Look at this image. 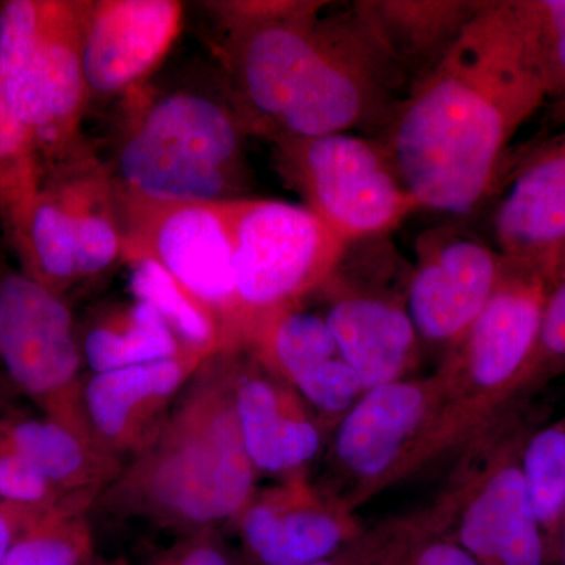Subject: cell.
Returning <instances> with one entry per match:
<instances>
[{
	"mask_svg": "<svg viewBox=\"0 0 565 565\" xmlns=\"http://www.w3.org/2000/svg\"><path fill=\"white\" fill-rule=\"evenodd\" d=\"M217 20L225 92L248 134L275 143L377 126L411 82L353 6L326 2L207 3Z\"/></svg>",
	"mask_w": 565,
	"mask_h": 565,
	"instance_id": "cell-1",
	"label": "cell"
},
{
	"mask_svg": "<svg viewBox=\"0 0 565 565\" xmlns=\"http://www.w3.org/2000/svg\"><path fill=\"white\" fill-rule=\"evenodd\" d=\"M544 104L519 0H489L379 139L419 207L467 215L492 193L509 143Z\"/></svg>",
	"mask_w": 565,
	"mask_h": 565,
	"instance_id": "cell-2",
	"label": "cell"
},
{
	"mask_svg": "<svg viewBox=\"0 0 565 565\" xmlns=\"http://www.w3.org/2000/svg\"><path fill=\"white\" fill-rule=\"evenodd\" d=\"M225 349L200 364L104 503L118 514L202 531L243 514L255 478L236 411L234 373Z\"/></svg>",
	"mask_w": 565,
	"mask_h": 565,
	"instance_id": "cell-3",
	"label": "cell"
},
{
	"mask_svg": "<svg viewBox=\"0 0 565 565\" xmlns=\"http://www.w3.org/2000/svg\"><path fill=\"white\" fill-rule=\"evenodd\" d=\"M128 117L110 172L125 191L159 202L243 199L248 136L228 95L196 88L129 95Z\"/></svg>",
	"mask_w": 565,
	"mask_h": 565,
	"instance_id": "cell-4",
	"label": "cell"
},
{
	"mask_svg": "<svg viewBox=\"0 0 565 565\" xmlns=\"http://www.w3.org/2000/svg\"><path fill=\"white\" fill-rule=\"evenodd\" d=\"M85 7L79 0L0 3V81L11 110L35 141L44 173L90 151L81 129L88 106Z\"/></svg>",
	"mask_w": 565,
	"mask_h": 565,
	"instance_id": "cell-5",
	"label": "cell"
},
{
	"mask_svg": "<svg viewBox=\"0 0 565 565\" xmlns=\"http://www.w3.org/2000/svg\"><path fill=\"white\" fill-rule=\"evenodd\" d=\"M236 280L233 345L326 281L349 245L313 212L277 200L222 202Z\"/></svg>",
	"mask_w": 565,
	"mask_h": 565,
	"instance_id": "cell-6",
	"label": "cell"
},
{
	"mask_svg": "<svg viewBox=\"0 0 565 565\" xmlns=\"http://www.w3.org/2000/svg\"><path fill=\"white\" fill-rule=\"evenodd\" d=\"M274 145L282 180L348 245L392 233L419 210L381 139L345 132Z\"/></svg>",
	"mask_w": 565,
	"mask_h": 565,
	"instance_id": "cell-7",
	"label": "cell"
},
{
	"mask_svg": "<svg viewBox=\"0 0 565 565\" xmlns=\"http://www.w3.org/2000/svg\"><path fill=\"white\" fill-rule=\"evenodd\" d=\"M82 363L76 323L61 294L0 255V366L50 418L87 433L77 386Z\"/></svg>",
	"mask_w": 565,
	"mask_h": 565,
	"instance_id": "cell-8",
	"label": "cell"
},
{
	"mask_svg": "<svg viewBox=\"0 0 565 565\" xmlns=\"http://www.w3.org/2000/svg\"><path fill=\"white\" fill-rule=\"evenodd\" d=\"M115 195L125 239V262L134 256H148L161 264L218 316L226 348L233 345L236 280L222 202H159L117 184Z\"/></svg>",
	"mask_w": 565,
	"mask_h": 565,
	"instance_id": "cell-9",
	"label": "cell"
},
{
	"mask_svg": "<svg viewBox=\"0 0 565 565\" xmlns=\"http://www.w3.org/2000/svg\"><path fill=\"white\" fill-rule=\"evenodd\" d=\"M416 256L405 308L416 334L437 343L465 337L497 288L503 256L456 228L422 234Z\"/></svg>",
	"mask_w": 565,
	"mask_h": 565,
	"instance_id": "cell-10",
	"label": "cell"
},
{
	"mask_svg": "<svg viewBox=\"0 0 565 565\" xmlns=\"http://www.w3.org/2000/svg\"><path fill=\"white\" fill-rule=\"evenodd\" d=\"M184 6L177 0L87 2L82 66L88 102L139 90L180 35Z\"/></svg>",
	"mask_w": 565,
	"mask_h": 565,
	"instance_id": "cell-11",
	"label": "cell"
},
{
	"mask_svg": "<svg viewBox=\"0 0 565 565\" xmlns=\"http://www.w3.org/2000/svg\"><path fill=\"white\" fill-rule=\"evenodd\" d=\"M555 278L545 267L504 258L497 288L470 327L465 362L476 385L503 392L523 384Z\"/></svg>",
	"mask_w": 565,
	"mask_h": 565,
	"instance_id": "cell-12",
	"label": "cell"
},
{
	"mask_svg": "<svg viewBox=\"0 0 565 565\" xmlns=\"http://www.w3.org/2000/svg\"><path fill=\"white\" fill-rule=\"evenodd\" d=\"M211 355L185 348L170 359L93 374L81 393L82 418L93 441L114 460L139 452Z\"/></svg>",
	"mask_w": 565,
	"mask_h": 565,
	"instance_id": "cell-13",
	"label": "cell"
},
{
	"mask_svg": "<svg viewBox=\"0 0 565 565\" xmlns=\"http://www.w3.org/2000/svg\"><path fill=\"white\" fill-rule=\"evenodd\" d=\"M501 256L552 273L565 248V131L544 141L515 170L493 217Z\"/></svg>",
	"mask_w": 565,
	"mask_h": 565,
	"instance_id": "cell-14",
	"label": "cell"
},
{
	"mask_svg": "<svg viewBox=\"0 0 565 565\" xmlns=\"http://www.w3.org/2000/svg\"><path fill=\"white\" fill-rule=\"evenodd\" d=\"M460 545L482 565H544L548 546L533 514L520 457L490 475L465 511Z\"/></svg>",
	"mask_w": 565,
	"mask_h": 565,
	"instance_id": "cell-15",
	"label": "cell"
},
{
	"mask_svg": "<svg viewBox=\"0 0 565 565\" xmlns=\"http://www.w3.org/2000/svg\"><path fill=\"white\" fill-rule=\"evenodd\" d=\"M487 2L360 0L352 6L403 70L412 87L441 62Z\"/></svg>",
	"mask_w": 565,
	"mask_h": 565,
	"instance_id": "cell-16",
	"label": "cell"
},
{
	"mask_svg": "<svg viewBox=\"0 0 565 565\" xmlns=\"http://www.w3.org/2000/svg\"><path fill=\"white\" fill-rule=\"evenodd\" d=\"M326 322L363 390L399 381L416 340L411 316L401 305L374 296H344L332 303Z\"/></svg>",
	"mask_w": 565,
	"mask_h": 565,
	"instance_id": "cell-17",
	"label": "cell"
},
{
	"mask_svg": "<svg viewBox=\"0 0 565 565\" xmlns=\"http://www.w3.org/2000/svg\"><path fill=\"white\" fill-rule=\"evenodd\" d=\"M424 412L426 394L411 382L396 381L367 390L338 427V459L360 478H377L399 457Z\"/></svg>",
	"mask_w": 565,
	"mask_h": 565,
	"instance_id": "cell-18",
	"label": "cell"
},
{
	"mask_svg": "<svg viewBox=\"0 0 565 565\" xmlns=\"http://www.w3.org/2000/svg\"><path fill=\"white\" fill-rule=\"evenodd\" d=\"M234 411L256 471L288 473L310 462L321 448L318 427L289 414L285 397L262 374H234Z\"/></svg>",
	"mask_w": 565,
	"mask_h": 565,
	"instance_id": "cell-19",
	"label": "cell"
},
{
	"mask_svg": "<svg viewBox=\"0 0 565 565\" xmlns=\"http://www.w3.org/2000/svg\"><path fill=\"white\" fill-rule=\"evenodd\" d=\"M0 446L31 463L74 500H87L114 476V459L84 430L52 419L0 423Z\"/></svg>",
	"mask_w": 565,
	"mask_h": 565,
	"instance_id": "cell-20",
	"label": "cell"
},
{
	"mask_svg": "<svg viewBox=\"0 0 565 565\" xmlns=\"http://www.w3.org/2000/svg\"><path fill=\"white\" fill-rule=\"evenodd\" d=\"M241 533L263 565H305L332 557L345 527L318 505L273 497L245 508Z\"/></svg>",
	"mask_w": 565,
	"mask_h": 565,
	"instance_id": "cell-21",
	"label": "cell"
},
{
	"mask_svg": "<svg viewBox=\"0 0 565 565\" xmlns=\"http://www.w3.org/2000/svg\"><path fill=\"white\" fill-rule=\"evenodd\" d=\"M247 340L263 344L267 355L308 401L332 396L349 373L326 319L286 310L259 322Z\"/></svg>",
	"mask_w": 565,
	"mask_h": 565,
	"instance_id": "cell-22",
	"label": "cell"
},
{
	"mask_svg": "<svg viewBox=\"0 0 565 565\" xmlns=\"http://www.w3.org/2000/svg\"><path fill=\"white\" fill-rule=\"evenodd\" d=\"M77 338L93 374L170 359L185 349L162 316L140 300L104 311Z\"/></svg>",
	"mask_w": 565,
	"mask_h": 565,
	"instance_id": "cell-23",
	"label": "cell"
},
{
	"mask_svg": "<svg viewBox=\"0 0 565 565\" xmlns=\"http://www.w3.org/2000/svg\"><path fill=\"white\" fill-rule=\"evenodd\" d=\"M126 263L131 266V291L136 300L154 308L184 348L207 353L226 348L218 316L161 264L148 256H134Z\"/></svg>",
	"mask_w": 565,
	"mask_h": 565,
	"instance_id": "cell-24",
	"label": "cell"
},
{
	"mask_svg": "<svg viewBox=\"0 0 565 565\" xmlns=\"http://www.w3.org/2000/svg\"><path fill=\"white\" fill-rule=\"evenodd\" d=\"M35 141L11 110L0 81V232L14 250L43 184Z\"/></svg>",
	"mask_w": 565,
	"mask_h": 565,
	"instance_id": "cell-25",
	"label": "cell"
},
{
	"mask_svg": "<svg viewBox=\"0 0 565 565\" xmlns=\"http://www.w3.org/2000/svg\"><path fill=\"white\" fill-rule=\"evenodd\" d=\"M523 482L546 546L557 548L565 514V422L531 435L520 456Z\"/></svg>",
	"mask_w": 565,
	"mask_h": 565,
	"instance_id": "cell-26",
	"label": "cell"
},
{
	"mask_svg": "<svg viewBox=\"0 0 565 565\" xmlns=\"http://www.w3.org/2000/svg\"><path fill=\"white\" fill-rule=\"evenodd\" d=\"M90 552L87 522L76 509H65L25 526L2 565H85Z\"/></svg>",
	"mask_w": 565,
	"mask_h": 565,
	"instance_id": "cell-27",
	"label": "cell"
},
{
	"mask_svg": "<svg viewBox=\"0 0 565 565\" xmlns=\"http://www.w3.org/2000/svg\"><path fill=\"white\" fill-rule=\"evenodd\" d=\"M545 104L565 117V0H519Z\"/></svg>",
	"mask_w": 565,
	"mask_h": 565,
	"instance_id": "cell-28",
	"label": "cell"
},
{
	"mask_svg": "<svg viewBox=\"0 0 565 565\" xmlns=\"http://www.w3.org/2000/svg\"><path fill=\"white\" fill-rule=\"evenodd\" d=\"M68 498L51 484L31 463L0 446V503L20 515L28 525L54 512L76 509Z\"/></svg>",
	"mask_w": 565,
	"mask_h": 565,
	"instance_id": "cell-29",
	"label": "cell"
},
{
	"mask_svg": "<svg viewBox=\"0 0 565 565\" xmlns=\"http://www.w3.org/2000/svg\"><path fill=\"white\" fill-rule=\"evenodd\" d=\"M563 371H565V277L553 286L546 299L537 349L522 385L541 384Z\"/></svg>",
	"mask_w": 565,
	"mask_h": 565,
	"instance_id": "cell-30",
	"label": "cell"
},
{
	"mask_svg": "<svg viewBox=\"0 0 565 565\" xmlns=\"http://www.w3.org/2000/svg\"><path fill=\"white\" fill-rule=\"evenodd\" d=\"M158 565H233L225 552L207 539L196 537L178 546Z\"/></svg>",
	"mask_w": 565,
	"mask_h": 565,
	"instance_id": "cell-31",
	"label": "cell"
},
{
	"mask_svg": "<svg viewBox=\"0 0 565 565\" xmlns=\"http://www.w3.org/2000/svg\"><path fill=\"white\" fill-rule=\"evenodd\" d=\"M414 565H482L462 545L434 542L419 550Z\"/></svg>",
	"mask_w": 565,
	"mask_h": 565,
	"instance_id": "cell-32",
	"label": "cell"
},
{
	"mask_svg": "<svg viewBox=\"0 0 565 565\" xmlns=\"http://www.w3.org/2000/svg\"><path fill=\"white\" fill-rule=\"evenodd\" d=\"M25 526L29 525L20 515L14 514L7 505L0 503V565Z\"/></svg>",
	"mask_w": 565,
	"mask_h": 565,
	"instance_id": "cell-33",
	"label": "cell"
},
{
	"mask_svg": "<svg viewBox=\"0 0 565 565\" xmlns=\"http://www.w3.org/2000/svg\"><path fill=\"white\" fill-rule=\"evenodd\" d=\"M557 553H559L561 561L565 565V514L563 523H561L559 539H557Z\"/></svg>",
	"mask_w": 565,
	"mask_h": 565,
	"instance_id": "cell-34",
	"label": "cell"
},
{
	"mask_svg": "<svg viewBox=\"0 0 565 565\" xmlns=\"http://www.w3.org/2000/svg\"><path fill=\"white\" fill-rule=\"evenodd\" d=\"M565 277V248L563 255H561L559 263H557L556 269V282L561 280V278ZM555 282V285H556Z\"/></svg>",
	"mask_w": 565,
	"mask_h": 565,
	"instance_id": "cell-35",
	"label": "cell"
},
{
	"mask_svg": "<svg viewBox=\"0 0 565 565\" xmlns=\"http://www.w3.org/2000/svg\"><path fill=\"white\" fill-rule=\"evenodd\" d=\"M305 565H338V564H334L332 559H323V561H318V563H311V564H305Z\"/></svg>",
	"mask_w": 565,
	"mask_h": 565,
	"instance_id": "cell-36",
	"label": "cell"
}]
</instances>
